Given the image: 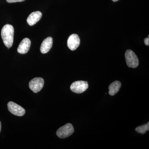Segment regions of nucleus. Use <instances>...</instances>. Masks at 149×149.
<instances>
[{
    "instance_id": "f257e3e1",
    "label": "nucleus",
    "mask_w": 149,
    "mask_h": 149,
    "mask_svg": "<svg viewBox=\"0 0 149 149\" xmlns=\"http://www.w3.org/2000/svg\"><path fill=\"white\" fill-rule=\"evenodd\" d=\"M14 34V29L13 26L10 24H6L2 29L1 35L3 42L8 49L13 45Z\"/></svg>"
},
{
    "instance_id": "f03ea898",
    "label": "nucleus",
    "mask_w": 149,
    "mask_h": 149,
    "mask_svg": "<svg viewBox=\"0 0 149 149\" xmlns=\"http://www.w3.org/2000/svg\"><path fill=\"white\" fill-rule=\"evenodd\" d=\"M74 131L73 125L71 123H67L57 130L56 135L60 139H65L71 136Z\"/></svg>"
},
{
    "instance_id": "7ed1b4c3",
    "label": "nucleus",
    "mask_w": 149,
    "mask_h": 149,
    "mask_svg": "<svg viewBox=\"0 0 149 149\" xmlns=\"http://www.w3.org/2000/svg\"><path fill=\"white\" fill-rule=\"evenodd\" d=\"M125 58L127 65L132 68H136L139 66V60L135 53L128 49L125 53Z\"/></svg>"
},
{
    "instance_id": "20e7f679",
    "label": "nucleus",
    "mask_w": 149,
    "mask_h": 149,
    "mask_svg": "<svg viewBox=\"0 0 149 149\" xmlns=\"http://www.w3.org/2000/svg\"><path fill=\"white\" fill-rule=\"evenodd\" d=\"M88 88V84L87 81H77L70 85V88L72 92L77 94L83 93Z\"/></svg>"
},
{
    "instance_id": "39448f33",
    "label": "nucleus",
    "mask_w": 149,
    "mask_h": 149,
    "mask_svg": "<svg viewBox=\"0 0 149 149\" xmlns=\"http://www.w3.org/2000/svg\"><path fill=\"white\" fill-rule=\"evenodd\" d=\"M45 84L44 79L42 77H35L29 82V88L34 93H37L42 89Z\"/></svg>"
},
{
    "instance_id": "423d86ee",
    "label": "nucleus",
    "mask_w": 149,
    "mask_h": 149,
    "mask_svg": "<svg viewBox=\"0 0 149 149\" xmlns=\"http://www.w3.org/2000/svg\"><path fill=\"white\" fill-rule=\"evenodd\" d=\"M8 108L11 113L17 116H22L25 113L23 108L13 102H9L7 104Z\"/></svg>"
},
{
    "instance_id": "0eeeda50",
    "label": "nucleus",
    "mask_w": 149,
    "mask_h": 149,
    "mask_svg": "<svg viewBox=\"0 0 149 149\" xmlns=\"http://www.w3.org/2000/svg\"><path fill=\"white\" fill-rule=\"evenodd\" d=\"M80 37L77 34H72L70 36L68 40V46L71 50L74 51L76 50L80 45Z\"/></svg>"
},
{
    "instance_id": "6e6552de",
    "label": "nucleus",
    "mask_w": 149,
    "mask_h": 149,
    "mask_svg": "<svg viewBox=\"0 0 149 149\" xmlns=\"http://www.w3.org/2000/svg\"><path fill=\"white\" fill-rule=\"evenodd\" d=\"M31 41L28 38H25L22 41L17 48L19 53L25 54L28 52L31 46Z\"/></svg>"
},
{
    "instance_id": "1a4fd4ad",
    "label": "nucleus",
    "mask_w": 149,
    "mask_h": 149,
    "mask_svg": "<svg viewBox=\"0 0 149 149\" xmlns=\"http://www.w3.org/2000/svg\"><path fill=\"white\" fill-rule=\"evenodd\" d=\"M42 17V13L41 12L35 11L29 15L27 18V22L30 26H33L38 22Z\"/></svg>"
},
{
    "instance_id": "9d476101",
    "label": "nucleus",
    "mask_w": 149,
    "mask_h": 149,
    "mask_svg": "<svg viewBox=\"0 0 149 149\" xmlns=\"http://www.w3.org/2000/svg\"><path fill=\"white\" fill-rule=\"evenodd\" d=\"M52 45V38L48 37L43 41L40 47V51L42 54L47 53L51 49Z\"/></svg>"
},
{
    "instance_id": "9b49d317",
    "label": "nucleus",
    "mask_w": 149,
    "mask_h": 149,
    "mask_svg": "<svg viewBox=\"0 0 149 149\" xmlns=\"http://www.w3.org/2000/svg\"><path fill=\"white\" fill-rule=\"evenodd\" d=\"M121 84L119 81H115L110 85L109 87V95L111 96L114 95L120 90Z\"/></svg>"
},
{
    "instance_id": "f8f14e48",
    "label": "nucleus",
    "mask_w": 149,
    "mask_h": 149,
    "mask_svg": "<svg viewBox=\"0 0 149 149\" xmlns=\"http://www.w3.org/2000/svg\"><path fill=\"white\" fill-rule=\"evenodd\" d=\"M149 130V122L145 125H141L138 126L136 128L135 130L138 133H141V134H145L147 131H148Z\"/></svg>"
},
{
    "instance_id": "ddd939ff",
    "label": "nucleus",
    "mask_w": 149,
    "mask_h": 149,
    "mask_svg": "<svg viewBox=\"0 0 149 149\" xmlns=\"http://www.w3.org/2000/svg\"><path fill=\"white\" fill-rule=\"evenodd\" d=\"M24 1L25 0H6L8 2L10 3L21 2L23 1Z\"/></svg>"
},
{
    "instance_id": "4468645a",
    "label": "nucleus",
    "mask_w": 149,
    "mask_h": 149,
    "mask_svg": "<svg viewBox=\"0 0 149 149\" xmlns=\"http://www.w3.org/2000/svg\"><path fill=\"white\" fill-rule=\"evenodd\" d=\"M144 43H145V45L146 46H149V38L147 37L144 40Z\"/></svg>"
},
{
    "instance_id": "2eb2a0df",
    "label": "nucleus",
    "mask_w": 149,
    "mask_h": 149,
    "mask_svg": "<svg viewBox=\"0 0 149 149\" xmlns=\"http://www.w3.org/2000/svg\"><path fill=\"white\" fill-rule=\"evenodd\" d=\"M1 122L0 121V133H1Z\"/></svg>"
},
{
    "instance_id": "dca6fc26",
    "label": "nucleus",
    "mask_w": 149,
    "mask_h": 149,
    "mask_svg": "<svg viewBox=\"0 0 149 149\" xmlns=\"http://www.w3.org/2000/svg\"><path fill=\"white\" fill-rule=\"evenodd\" d=\"M118 1H119V0H112L113 1V2H116Z\"/></svg>"
}]
</instances>
